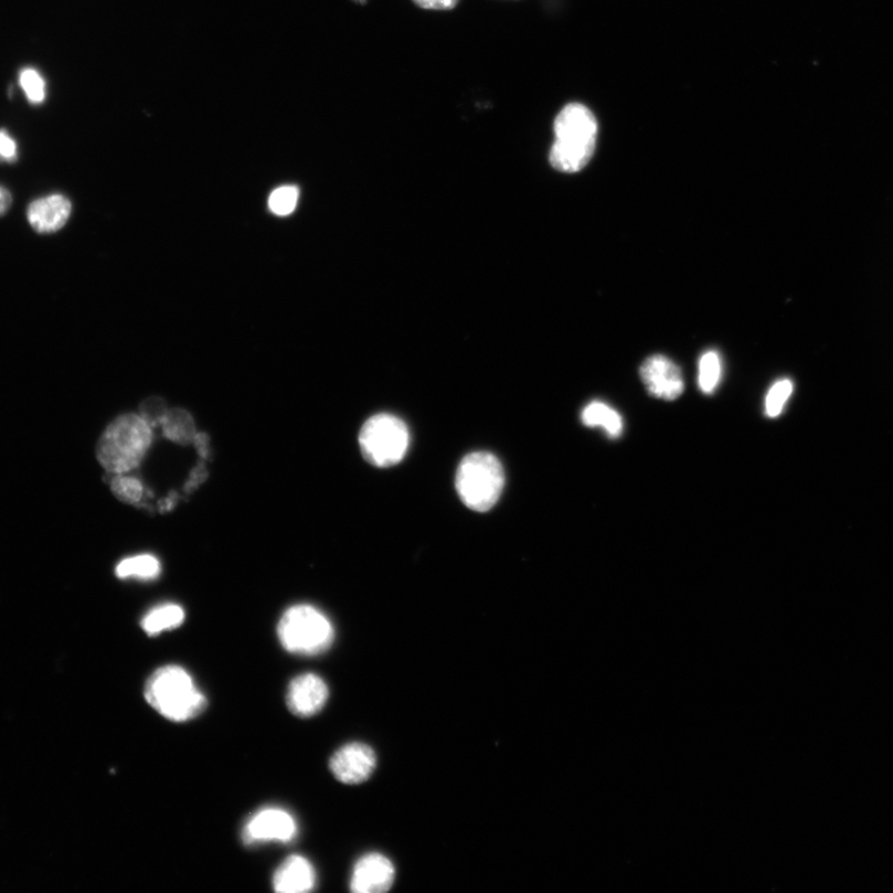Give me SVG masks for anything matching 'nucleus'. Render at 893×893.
Returning a JSON list of instances; mask_svg holds the SVG:
<instances>
[{
    "label": "nucleus",
    "instance_id": "1",
    "mask_svg": "<svg viewBox=\"0 0 893 893\" xmlns=\"http://www.w3.org/2000/svg\"><path fill=\"white\" fill-rule=\"evenodd\" d=\"M555 142L550 163L559 172L576 173L586 167L598 143L599 123L581 103H570L558 114L554 123Z\"/></svg>",
    "mask_w": 893,
    "mask_h": 893
},
{
    "label": "nucleus",
    "instance_id": "2",
    "mask_svg": "<svg viewBox=\"0 0 893 893\" xmlns=\"http://www.w3.org/2000/svg\"><path fill=\"white\" fill-rule=\"evenodd\" d=\"M144 698L159 714L173 722L193 720L208 705L205 695L197 688L193 678L178 665L157 669L147 680Z\"/></svg>",
    "mask_w": 893,
    "mask_h": 893
},
{
    "label": "nucleus",
    "instance_id": "3",
    "mask_svg": "<svg viewBox=\"0 0 893 893\" xmlns=\"http://www.w3.org/2000/svg\"><path fill=\"white\" fill-rule=\"evenodd\" d=\"M152 441V428L140 414H122L101 435L98 460L109 473L124 474L142 462Z\"/></svg>",
    "mask_w": 893,
    "mask_h": 893
},
{
    "label": "nucleus",
    "instance_id": "4",
    "mask_svg": "<svg viewBox=\"0 0 893 893\" xmlns=\"http://www.w3.org/2000/svg\"><path fill=\"white\" fill-rule=\"evenodd\" d=\"M504 483L502 463L488 452L465 455L455 478L456 492L462 502L478 513H485L496 504L503 493Z\"/></svg>",
    "mask_w": 893,
    "mask_h": 893
},
{
    "label": "nucleus",
    "instance_id": "5",
    "mask_svg": "<svg viewBox=\"0 0 893 893\" xmlns=\"http://www.w3.org/2000/svg\"><path fill=\"white\" fill-rule=\"evenodd\" d=\"M278 632L284 650L298 655L322 654L331 648L335 636L327 615L308 604L294 605L287 611Z\"/></svg>",
    "mask_w": 893,
    "mask_h": 893
},
{
    "label": "nucleus",
    "instance_id": "6",
    "mask_svg": "<svg viewBox=\"0 0 893 893\" xmlns=\"http://www.w3.org/2000/svg\"><path fill=\"white\" fill-rule=\"evenodd\" d=\"M361 453L372 465L387 468L405 459L410 444L407 423L392 414L369 419L359 434Z\"/></svg>",
    "mask_w": 893,
    "mask_h": 893
},
{
    "label": "nucleus",
    "instance_id": "7",
    "mask_svg": "<svg viewBox=\"0 0 893 893\" xmlns=\"http://www.w3.org/2000/svg\"><path fill=\"white\" fill-rule=\"evenodd\" d=\"M295 819L282 807L270 806L254 813L242 829L247 845L263 843H291L297 836Z\"/></svg>",
    "mask_w": 893,
    "mask_h": 893
},
{
    "label": "nucleus",
    "instance_id": "8",
    "mask_svg": "<svg viewBox=\"0 0 893 893\" xmlns=\"http://www.w3.org/2000/svg\"><path fill=\"white\" fill-rule=\"evenodd\" d=\"M378 765L377 753L369 744L352 742L340 747L329 761L334 777L344 784L364 783Z\"/></svg>",
    "mask_w": 893,
    "mask_h": 893
},
{
    "label": "nucleus",
    "instance_id": "9",
    "mask_svg": "<svg viewBox=\"0 0 893 893\" xmlns=\"http://www.w3.org/2000/svg\"><path fill=\"white\" fill-rule=\"evenodd\" d=\"M640 374L648 392L656 399L674 401L684 392L682 370L666 357L648 358Z\"/></svg>",
    "mask_w": 893,
    "mask_h": 893
},
{
    "label": "nucleus",
    "instance_id": "10",
    "mask_svg": "<svg viewBox=\"0 0 893 893\" xmlns=\"http://www.w3.org/2000/svg\"><path fill=\"white\" fill-rule=\"evenodd\" d=\"M395 877V866L388 856L370 853L357 861L350 889L355 893H382L392 887Z\"/></svg>",
    "mask_w": 893,
    "mask_h": 893
},
{
    "label": "nucleus",
    "instance_id": "11",
    "mask_svg": "<svg viewBox=\"0 0 893 893\" xmlns=\"http://www.w3.org/2000/svg\"><path fill=\"white\" fill-rule=\"evenodd\" d=\"M329 698L324 680L312 673L295 676L287 690V708L298 718H311L321 712Z\"/></svg>",
    "mask_w": 893,
    "mask_h": 893
},
{
    "label": "nucleus",
    "instance_id": "12",
    "mask_svg": "<svg viewBox=\"0 0 893 893\" xmlns=\"http://www.w3.org/2000/svg\"><path fill=\"white\" fill-rule=\"evenodd\" d=\"M71 201L61 194L39 198L28 207L30 227L39 233H54L67 225L71 215Z\"/></svg>",
    "mask_w": 893,
    "mask_h": 893
},
{
    "label": "nucleus",
    "instance_id": "13",
    "mask_svg": "<svg viewBox=\"0 0 893 893\" xmlns=\"http://www.w3.org/2000/svg\"><path fill=\"white\" fill-rule=\"evenodd\" d=\"M272 885L280 893L311 892L317 885L315 869L304 856L292 855L275 870Z\"/></svg>",
    "mask_w": 893,
    "mask_h": 893
},
{
    "label": "nucleus",
    "instance_id": "14",
    "mask_svg": "<svg viewBox=\"0 0 893 893\" xmlns=\"http://www.w3.org/2000/svg\"><path fill=\"white\" fill-rule=\"evenodd\" d=\"M581 419L584 427L601 428L612 439L620 438L623 432L621 414L600 401H594L584 408Z\"/></svg>",
    "mask_w": 893,
    "mask_h": 893
},
{
    "label": "nucleus",
    "instance_id": "15",
    "mask_svg": "<svg viewBox=\"0 0 893 893\" xmlns=\"http://www.w3.org/2000/svg\"><path fill=\"white\" fill-rule=\"evenodd\" d=\"M184 620L185 613L180 605L173 603L163 604L144 616L142 629L148 635H157L178 629Z\"/></svg>",
    "mask_w": 893,
    "mask_h": 893
},
{
    "label": "nucleus",
    "instance_id": "16",
    "mask_svg": "<svg viewBox=\"0 0 893 893\" xmlns=\"http://www.w3.org/2000/svg\"><path fill=\"white\" fill-rule=\"evenodd\" d=\"M165 438L178 444H193L197 435L195 422L191 414L182 409L169 410L162 422Z\"/></svg>",
    "mask_w": 893,
    "mask_h": 893
},
{
    "label": "nucleus",
    "instance_id": "17",
    "mask_svg": "<svg viewBox=\"0 0 893 893\" xmlns=\"http://www.w3.org/2000/svg\"><path fill=\"white\" fill-rule=\"evenodd\" d=\"M161 573V562L153 555H137L124 559L117 565L116 575L119 579L154 580Z\"/></svg>",
    "mask_w": 893,
    "mask_h": 893
},
{
    "label": "nucleus",
    "instance_id": "18",
    "mask_svg": "<svg viewBox=\"0 0 893 893\" xmlns=\"http://www.w3.org/2000/svg\"><path fill=\"white\" fill-rule=\"evenodd\" d=\"M721 379V360L714 350L705 353L699 364V387L705 393H712Z\"/></svg>",
    "mask_w": 893,
    "mask_h": 893
},
{
    "label": "nucleus",
    "instance_id": "19",
    "mask_svg": "<svg viewBox=\"0 0 893 893\" xmlns=\"http://www.w3.org/2000/svg\"><path fill=\"white\" fill-rule=\"evenodd\" d=\"M111 491L121 502L137 504L143 498L144 488L136 478L116 474L111 481Z\"/></svg>",
    "mask_w": 893,
    "mask_h": 893
},
{
    "label": "nucleus",
    "instance_id": "20",
    "mask_svg": "<svg viewBox=\"0 0 893 893\" xmlns=\"http://www.w3.org/2000/svg\"><path fill=\"white\" fill-rule=\"evenodd\" d=\"M300 199V190L293 185H284L273 191L269 199V207L273 214L287 217L292 214Z\"/></svg>",
    "mask_w": 893,
    "mask_h": 893
},
{
    "label": "nucleus",
    "instance_id": "21",
    "mask_svg": "<svg viewBox=\"0 0 893 893\" xmlns=\"http://www.w3.org/2000/svg\"><path fill=\"white\" fill-rule=\"evenodd\" d=\"M793 384L791 380H780L771 388L767 399H765V413L771 419L779 418L783 408L791 398Z\"/></svg>",
    "mask_w": 893,
    "mask_h": 893
},
{
    "label": "nucleus",
    "instance_id": "22",
    "mask_svg": "<svg viewBox=\"0 0 893 893\" xmlns=\"http://www.w3.org/2000/svg\"><path fill=\"white\" fill-rule=\"evenodd\" d=\"M19 81L30 102L40 103L46 100V81L37 70L26 69L21 71Z\"/></svg>",
    "mask_w": 893,
    "mask_h": 893
},
{
    "label": "nucleus",
    "instance_id": "23",
    "mask_svg": "<svg viewBox=\"0 0 893 893\" xmlns=\"http://www.w3.org/2000/svg\"><path fill=\"white\" fill-rule=\"evenodd\" d=\"M169 409L167 408V403L161 398H149L142 402L140 408V417L151 427L152 429L162 427V422L164 421Z\"/></svg>",
    "mask_w": 893,
    "mask_h": 893
},
{
    "label": "nucleus",
    "instance_id": "24",
    "mask_svg": "<svg viewBox=\"0 0 893 893\" xmlns=\"http://www.w3.org/2000/svg\"><path fill=\"white\" fill-rule=\"evenodd\" d=\"M18 157L17 143L6 131H0V161L13 162Z\"/></svg>",
    "mask_w": 893,
    "mask_h": 893
},
{
    "label": "nucleus",
    "instance_id": "25",
    "mask_svg": "<svg viewBox=\"0 0 893 893\" xmlns=\"http://www.w3.org/2000/svg\"><path fill=\"white\" fill-rule=\"evenodd\" d=\"M414 4L427 10H452L460 0H412Z\"/></svg>",
    "mask_w": 893,
    "mask_h": 893
},
{
    "label": "nucleus",
    "instance_id": "26",
    "mask_svg": "<svg viewBox=\"0 0 893 893\" xmlns=\"http://www.w3.org/2000/svg\"><path fill=\"white\" fill-rule=\"evenodd\" d=\"M208 478V471L204 463H200L194 468V471L191 472L189 481L185 484V492L191 493L195 491V489L203 482H205Z\"/></svg>",
    "mask_w": 893,
    "mask_h": 893
},
{
    "label": "nucleus",
    "instance_id": "27",
    "mask_svg": "<svg viewBox=\"0 0 893 893\" xmlns=\"http://www.w3.org/2000/svg\"><path fill=\"white\" fill-rule=\"evenodd\" d=\"M209 441H210L209 435L207 433H197L194 444L201 459L204 460L209 459L210 455Z\"/></svg>",
    "mask_w": 893,
    "mask_h": 893
},
{
    "label": "nucleus",
    "instance_id": "28",
    "mask_svg": "<svg viewBox=\"0 0 893 893\" xmlns=\"http://www.w3.org/2000/svg\"><path fill=\"white\" fill-rule=\"evenodd\" d=\"M10 205H12V194L7 188L0 185V217L7 214Z\"/></svg>",
    "mask_w": 893,
    "mask_h": 893
},
{
    "label": "nucleus",
    "instance_id": "29",
    "mask_svg": "<svg viewBox=\"0 0 893 893\" xmlns=\"http://www.w3.org/2000/svg\"><path fill=\"white\" fill-rule=\"evenodd\" d=\"M175 502H177V494H172L167 499H164V501L159 503V508H161L162 513L169 512V510H172L175 506Z\"/></svg>",
    "mask_w": 893,
    "mask_h": 893
},
{
    "label": "nucleus",
    "instance_id": "30",
    "mask_svg": "<svg viewBox=\"0 0 893 893\" xmlns=\"http://www.w3.org/2000/svg\"><path fill=\"white\" fill-rule=\"evenodd\" d=\"M354 2L360 3V4H365L367 0H354Z\"/></svg>",
    "mask_w": 893,
    "mask_h": 893
}]
</instances>
